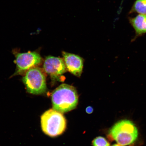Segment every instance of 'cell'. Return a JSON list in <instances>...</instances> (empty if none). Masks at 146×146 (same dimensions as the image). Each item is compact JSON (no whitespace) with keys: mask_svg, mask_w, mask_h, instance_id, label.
Wrapping results in <instances>:
<instances>
[{"mask_svg":"<svg viewBox=\"0 0 146 146\" xmlns=\"http://www.w3.org/2000/svg\"><path fill=\"white\" fill-rule=\"evenodd\" d=\"M86 111L88 114H90L92 113L94 111V109L92 108L90 106L87 107L86 109Z\"/></svg>","mask_w":146,"mask_h":146,"instance_id":"cell-11","label":"cell"},{"mask_svg":"<svg viewBox=\"0 0 146 146\" xmlns=\"http://www.w3.org/2000/svg\"><path fill=\"white\" fill-rule=\"evenodd\" d=\"M41 123L43 132L52 137L63 134L66 127V120L64 116L54 109L48 110L42 115Z\"/></svg>","mask_w":146,"mask_h":146,"instance_id":"cell-3","label":"cell"},{"mask_svg":"<svg viewBox=\"0 0 146 146\" xmlns=\"http://www.w3.org/2000/svg\"><path fill=\"white\" fill-rule=\"evenodd\" d=\"M52 100L54 110L61 113L68 112L75 108L78 105L77 91L72 86L63 84L53 92Z\"/></svg>","mask_w":146,"mask_h":146,"instance_id":"cell-1","label":"cell"},{"mask_svg":"<svg viewBox=\"0 0 146 146\" xmlns=\"http://www.w3.org/2000/svg\"><path fill=\"white\" fill-rule=\"evenodd\" d=\"M27 92L38 95L46 90V82L44 74L41 69L34 67L27 71L23 78Z\"/></svg>","mask_w":146,"mask_h":146,"instance_id":"cell-4","label":"cell"},{"mask_svg":"<svg viewBox=\"0 0 146 146\" xmlns=\"http://www.w3.org/2000/svg\"><path fill=\"white\" fill-rule=\"evenodd\" d=\"M66 68L74 75L79 77L83 70V59L80 56L65 52H62Z\"/></svg>","mask_w":146,"mask_h":146,"instance_id":"cell-7","label":"cell"},{"mask_svg":"<svg viewBox=\"0 0 146 146\" xmlns=\"http://www.w3.org/2000/svg\"><path fill=\"white\" fill-rule=\"evenodd\" d=\"M110 135L117 143L121 146L131 145L138 138V129L131 120H120L111 128Z\"/></svg>","mask_w":146,"mask_h":146,"instance_id":"cell-2","label":"cell"},{"mask_svg":"<svg viewBox=\"0 0 146 146\" xmlns=\"http://www.w3.org/2000/svg\"><path fill=\"white\" fill-rule=\"evenodd\" d=\"M45 72L53 80H59L67 69L64 61L61 58L49 56L46 58L44 63Z\"/></svg>","mask_w":146,"mask_h":146,"instance_id":"cell-6","label":"cell"},{"mask_svg":"<svg viewBox=\"0 0 146 146\" xmlns=\"http://www.w3.org/2000/svg\"><path fill=\"white\" fill-rule=\"evenodd\" d=\"M135 13L139 14L146 15V0H136L129 14Z\"/></svg>","mask_w":146,"mask_h":146,"instance_id":"cell-9","label":"cell"},{"mask_svg":"<svg viewBox=\"0 0 146 146\" xmlns=\"http://www.w3.org/2000/svg\"><path fill=\"white\" fill-rule=\"evenodd\" d=\"M93 146H110L109 142L103 137L99 136L93 140Z\"/></svg>","mask_w":146,"mask_h":146,"instance_id":"cell-10","label":"cell"},{"mask_svg":"<svg viewBox=\"0 0 146 146\" xmlns=\"http://www.w3.org/2000/svg\"><path fill=\"white\" fill-rule=\"evenodd\" d=\"M112 146H121V145H119V144H114V145H113Z\"/></svg>","mask_w":146,"mask_h":146,"instance_id":"cell-12","label":"cell"},{"mask_svg":"<svg viewBox=\"0 0 146 146\" xmlns=\"http://www.w3.org/2000/svg\"><path fill=\"white\" fill-rule=\"evenodd\" d=\"M16 70L14 75L22 74L41 63L42 59L36 52L18 53L16 55Z\"/></svg>","mask_w":146,"mask_h":146,"instance_id":"cell-5","label":"cell"},{"mask_svg":"<svg viewBox=\"0 0 146 146\" xmlns=\"http://www.w3.org/2000/svg\"><path fill=\"white\" fill-rule=\"evenodd\" d=\"M129 22L135 31V36L131 42L146 34V15L139 14L136 17L129 18Z\"/></svg>","mask_w":146,"mask_h":146,"instance_id":"cell-8","label":"cell"}]
</instances>
